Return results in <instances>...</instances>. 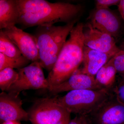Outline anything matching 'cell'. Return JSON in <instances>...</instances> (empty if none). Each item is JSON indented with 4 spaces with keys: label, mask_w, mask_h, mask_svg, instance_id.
I'll return each instance as SVG.
<instances>
[{
    "label": "cell",
    "mask_w": 124,
    "mask_h": 124,
    "mask_svg": "<svg viewBox=\"0 0 124 124\" xmlns=\"http://www.w3.org/2000/svg\"><path fill=\"white\" fill-rule=\"evenodd\" d=\"M113 63L117 73L124 78V51L120 50L113 57Z\"/></svg>",
    "instance_id": "ffe728a7"
},
{
    "label": "cell",
    "mask_w": 124,
    "mask_h": 124,
    "mask_svg": "<svg viewBox=\"0 0 124 124\" xmlns=\"http://www.w3.org/2000/svg\"><path fill=\"white\" fill-rule=\"evenodd\" d=\"M82 116V124H91L86 116Z\"/></svg>",
    "instance_id": "d4e9b609"
},
{
    "label": "cell",
    "mask_w": 124,
    "mask_h": 124,
    "mask_svg": "<svg viewBox=\"0 0 124 124\" xmlns=\"http://www.w3.org/2000/svg\"><path fill=\"white\" fill-rule=\"evenodd\" d=\"M30 62L23 55L18 57H10L0 53V70L8 68L21 69L29 65Z\"/></svg>",
    "instance_id": "e0dca14e"
},
{
    "label": "cell",
    "mask_w": 124,
    "mask_h": 124,
    "mask_svg": "<svg viewBox=\"0 0 124 124\" xmlns=\"http://www.w3.org/2000/svg\"><path fill=\"white\" fill-rule=\"evenodd\" d=\"M86 116L91 124H124V106L112 93L101 105Z\"/></svg>",
    "instance_id": "52a82bcc"
},
{
    "label": "cell",
    "mask_w": 124,
    "mask_h": 124,
    "mask_svg": "<svg viewBox=\"0 0 124 124\" xmlns=\"http://www.w3.org/2000/svg\"><path fill=\"white\" fill-rule=\"evenodd\" d=\"M27 112L32 124H57L71 114L59 103L56 96L36 99Z\"/></svg>",
    "instance_id": "5b68a950"
},
{
    "label": "cell",
    "mask_w": 124,
    "mask_h": 124,
    "mask_svg": "<svg viewBox=\"0 0 124 124\" xmlns=\"http://www.w3.org/2000/svg\"><path fill=\"white\" fill-rule=\"evenodd\" d=\"M117 73L112 58L102 67L95 75L96 84L101 89L112 91L116 82Z\"/></svg>",
    "instance_id": "9a60e30c"
},
{
    "label": "cell",
    "mask_w": 124,
    "mask_h": 124,
    "mask_svg": "<svg viewBox=\"0 0 124 124\" xmlns=\"http://www.w3.org/2000/svg\"><path fill=\"white\" fill-rule=\"evenodd\" d=\"M119 48L121 50L124 51V38L120 44Z\"/></svg>",
    "instance_id": "4316f807"
},
{
    "label": "cell",
    "mask_w": 124,
    "mask_h": 124,
    "mask_svg": "<svg viewBox=\"0 0 124 124\" xmlns=\"http://www.w3.org/2000/svg\"><path fill=\"white\" fill-rule=\"evenodd\" d=\"M113 57L85 46L82 68L77 71L95 77L99 70Z\"/></svg>",
    "instance_id": "4fadbf2b"
},
{
    "label": "cell",
    "mask_w": 124,
    "mask_h": 124,
    "mask_svg": "<svg viewBox=\"0 0 124 124\" xmlns=\"http://www.w3.org/2000/svg\"><path fill=\"white\" fill-rule=\"evenodd\" d=\"M69 124H82V116L76 115L73 119L70 120Z\"/></svg>",
    "instance_id": "7402d4cb"
},
{
    "label": "cell",
    "mask_w": 124,
    "mask_h": 124,
    "mask_svg": "<svg viewBox=\"0 0 124 124\" xmlns=\"http://www.w3.org/2000/svg\"><path fill=\"white\" fill-rule=\"evenodd\" d=\"M83 32L85 46L113 57L121 50L115 38L95 29L89 22L84 24Z\"/></svg>",
    "instance_id": "ba28073f"
},
{
    "label": "cell",
    "mask_w": 124,
    "mask_h": 124,
    "mask_svg": "<svg viewBox=\"0 0 124 124\" xmlns=\"http://www.w3.org/2000/svg\"><path fill=\"white\" fill-rule=\"evenodd\" d=\"M90 22L95 29L117 39L120 35L121 23L119 18L108 9H95L90 15Z\"/></svg>",
    "instance_id": "8fae6325"
},
{
    "label": "cell",
    "mask_w": 124,
    "mask_h": 124,
    "mask_svg": "<svg viewBox=\"0 0 124 124\" xmlns=\"http://www.w3.org/2000/svg\"><path fill=\"white\" fill-rule=\"evenodd\" d=\"M17 71V80L7 92L19 94L24 90L48 88L46 79L39 62H32Z\"/></svg>",
    "instance_id": "8992f818"
},
{
    "label": "cell",
    "mask_w": 124,
    "mask_h": 124,
    "mask_svg": "<svg viewBox=\"0 0 124 124\" xmlns=\"http://www.w3.org/2000/svg\"><path fill=\"white\" fill-rule=\"evenodd\" d=\"M20 10L17 0H0V29H10L18 24Z\"/></svg>",
    "instance_id": "5bb4252c"
},
{
    "label": "cell",
    "mask_w": 124,
    "mask_h": 124,
    "mask_svg": "<svg viewBox=\"0 0 124 124\" xmlns=\"http://www.w3.org/2000/svg\"><path fill=\"white\" fill-rule=\"evenodd\" d=\"M77 21L63 26H39L33 36L39 51L40 64L49 72L53 69L67 38Z\"/></svg>",
    "instance_id": "3957f363"
},
{
    "label": "cell",
    "mask_w": 124,
    "mask_h": 124,
    "mask_svg": "<svg viewBox=\"0 0 124 124\" xmlns=\"http://www.w3.org/2000/svg\"><path fill=\"white\" fill-rule=\"evenodd\" d=\"M1 124H21L19 122L17 121H9L4 122L1 123Z\"/></svg>",
    "instance_id": "484cf974"
},
{
    "label": "cell",
    "mask_w": 124,
    "mask_h": 124,
    "mask_svg": "<svg viewBox=\"0 0 124 124\" xmlns=\"http://www.w3.org/2000/svg\"><path fill=\"white\" fill-rule=\"evenodd\" d=\"M20 17L18 24L22 29L39 26H51L77 21L82 6L69 2H51L45 0H17Z\"/></svg>",
    "instance_id": "6da1fadb"
},
{
    "label": "cell",
    "mask_w": 124,
    "mask_h": 124,
    "mask_svg": "<svg viewBox=\"0 0 124 124\" xmlns=\"http://www.w3.org/2000/svg\"><path fill=\"white\" fill-rule=\"evenodd\" d=\"M2 30L17 46L22 55L31 62H39L38 46L33 35L16 26Z\"/></svg>",
    "instance_id": "30bf717a"
},
{
    "label": "cell",
    "mask_w": 124,
    "mask_h": 124,
    "mask_svg": "<svg viewBox=\"0 0 124 124\" xmlns=\"http://www.w3.org/2000/svg\"><path fill=\"white\" fill-rule=\"evenodd\" d=\"M0 53L10 57L22 55L19 50L2 30L0 31Z\"/></svg>",
    "instance_id": "2e32d148"
},
{
    "label": "cell",
    "mask_w": 124,
    "mask_h": 124,
    "mask_svg": "<svg viewBox=\"0 0 124 124\" xmlns=\"http://www.w3.org/2000/svg\"><path fill=\"white\" fill-rule=\"evenodd\" d=\"M85 89L101 90L96 84L95 77L77 71L64 82L48 90L52 95H57L63 92Z\"/></svg>",
    "instance_id": "7c38bea8"
},
{
    "label": "cell",
    "mask_w": 124,
    "mask_h": 124,
    "mask_svg": "<svg viewBox=\"0 0 124 124\" xmlns=\"http://www.w3.org/2000/svg\"><path fill=\"white\" fill-rule=\"evenodd\" d=\"M19 94L7 92L0 94L1 123L9 121L29 120L28 112L22 107Z\"/></svg>",
    "instance_id": "9c48e42d"
},
{
    "label": "cell",
    "mask_w": 124,
    "mask_h": 124,
    "mask_svg": "<svg viewBox=\"0 0 124 124\" xmlns=\"http://www.w3.org/2000/svg\"><path fill=\"white\" fill-rule=\"evenodd\" d=\"M112 92L117 101L124 106V78L121 77L116 81Z\"/></svg>",
    "instance_id": "d6986e66"
},
{
    "label": "cell",
    "mask_w": 124,
    "mask_h": 124,
    "mask_svg": "<svg viewBox=\"0 0 124 124\" xmlns=\"http://www.w3.org/2000/svg\"><path fill=\"white\" fill-rule=\"evenodd\" d=\"M118 9L121 17L124 20V0H121L118 5Z\"/></svg>",
    "instance_id": "603a6c76"
},
{
    "label": "cell",
    "mask_w": 124,
    "mask_h": 124,
    "mask_svg": "<svg viewBox=\"0 0 124 124\" xmlns=\"http://www.w3.org/2000/svg\"><path fill=\"white\" fill-rule=\"evenodd\" d=\"M17 71L11 68L0 70V88L2 92H7L17 80Z\"/></svg>",
    "instance_id": "ac0fdd59"
},
{
    "label": "cell",
    "mask_w": 124,
    "mask_h": 124,
    "mask_svg": "<svg viewBox=\"0 0 124 124\" xmlns=\"http://www.w3.org/2000/svg\"><path fill=\"white\" fill-rule=\"evenodd\" d=\"M112 93L105 89H85L69 91L61 97L56 96L59 103L71 114L87 116L101 105Z\"/></svg>",
    "instance_id": "277c9868"
},
{
    "label": "cell",
    "mask_w": 124,
    "mask_h": 124,
    "mask_svg": "<svg viewBox=\"0 0 124 124\" xmlns=\"http://www.w3.org/2000/svg\"><path fill=\"white\" fill-rule=\"evenodd\" d=\"M70 115L69 114L57 124H69L70 121Z\"/></svg>",
    "instance_id": "cb8c5ba5"
},
{
    "label": "cell",
    "mask_w": 124,
    "mask_h": 124,
    "mask_svg": "<svg viewBox=\"0 0 124 124\" xmlns=\"http://www.w3.org/2000/svg\"><path fill=\"white\" fill-rule=\"evenodd\" d=\"M84 24L78 23L60 51L57 61L46 78L48 90L60 84L77 72L84 57Z\"/></svg>",
    "instance_id": "7a4b0ae2"
},
{
    "label": "cell",
    "mask_w": 124,
    "mask_h": 124,
    "mask_svg": "<svg viewBox=\"0 0 124 124\" xmlns=\"http://www.w3.org/2000/svg\"><path fill=\"white\" fill-rule=\"evenodd\" d=\"M119 0H97L95 2V9H108L114 5H118Z\"/></svg>",
    "instance_id": "44dd1931"
}]
</instances>
